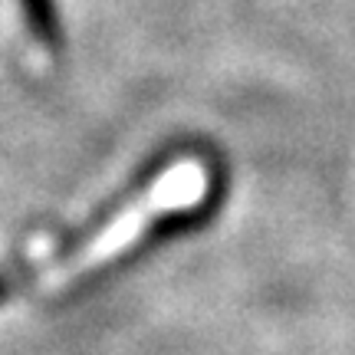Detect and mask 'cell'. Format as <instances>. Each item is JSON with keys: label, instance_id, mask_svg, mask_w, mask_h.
<instances>
[{"label": "cell", "instance_id": "1", "mask_svg": "<svg viewBox=\"0 0 355 355\" xmlns=\"http://www.w3.org/2000/svg\"><path fill=\"white\" fill-rule=\"evenodd\" d=\"M204 194H207V175H204V168L194 165V162H181V165H175L171 171H165V175L158 178L139 204H132L128 211H122V214L115 217L112 224L102 230L83 254L69 257L63 263H53L40 277V283L43 286H63L69 279H76L83 273H89V270H96V266L109 263L112 257H119L125 247H132V243L139 241L152 220H158V217H165V214H175V211H188V207L204 201Z\"/></svg>", "mask_w": 355, "mask_h": 355}, {"label": "cell", "instance_id": "2", "mask_svg": "<svg viewBox=\"0 0 355 355\" xmlns=\"http://www.w3.org/2000/svg\"><path fill=\"white\" fill-rule=\"evenodd\" d=\"M24 13H26V24L33 26V33H37L46 46H53V43H56V30H53L50 0H24Z\"/></svg>", "mask_w": 355, "mask_h": 355}]
</instances>
